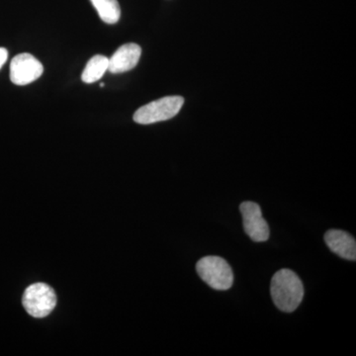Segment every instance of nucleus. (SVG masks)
<instances>
[{
	"mask_svg": "<svg viewBox=\"0 0 356 356\" xmlns=\"http://www.w3.org/2000/svg\"><path fill=\"white\" fill-rule=\"evenodd\" d=\"M270 293L273 303L280 311L291 313L303 300V283L294 271L281 269L271 280Z\"/></svg>",
	"mask_w": 356,
	"mask_h": 356,
	"instance_id": "f257e3e1",
	"label": "nucleus"
},
{
	"mask_svg": "<svg viewBox=\"0 0 356 356\" xmlns=\"http://www.w3.org/2000/svg\"><path fill=\"white\" fill-rule=\"evenodd\" d=\"M196 270L201 280L213 289L224 291L233 285V270L222 257L214 255L202 257L196 264Z\"/></svg>",
	"mask_w": 356,
	"mask_h": 356,
	"instance_id": "f03ea898",
	"label": "nucleus"
},
{
	"mask_svg": "<svg viewBox=\"0 0 356 356\" xmlns=\"http://www.w3.org/2000/svg\"><path fill=\"white\" fill-rule=\"evenodd\" d=\"M184 103L181 96H165L156 102L147 103L134 114V121L142 125L170 120L177 116Z\"/></svg>",
	"mask_w": 356,
	"mask_h": 356,
	"instance_id": "7ed1b4c3",
	"label": "nucleus"
},
{
	"mask_svg": "<svg viewBox=\"0 0 356 356\" xmlns=\"http://www.w3.org/2000/svg\"><path fill=\"white\" fill-rule=\"evenodd\" d=\"M26 312L34 318L50 315L56 305L57 296L53 288L44 283H35L25 290L22 299Z\"/></svg>",
	"mask_w": 356,
	"mask_h": 356,
	"instance_id": "20e7f679",
	"label": "nucleus"
},
{
	"mask_svg": "<svg viewBox=\"0 0 356 356\" xmlns=\"http://www.w3.org/2000/svg\"><path fill=\"white\" fill-rule=\"evenodd\" d=\"M240 211L243 216V229L247 235L254 242H266L270 231L262 216L261 206L252 201H245L241 204Z\"/></svg>",
	"mask_w": 356,
	"mask_h": 356,
	"instance_id": "39448f33",
	"label": "nucleus"
},
{
	"mask_svg": "<svg viewBox=\"0 0 356 356\" xmlns=\"http://www.w3.org/2000/svg\"><path fill=\"white\" fill-rule=\"evenodd\" d=\"M44 67L31 54H19L11 60L10 79L16 86H27L43 74Z\"/></svg>",
	"mask_w": 356,
	"mask_h": 356,
	"instance_id": "423d86ee",
	"label": "nucleus"
},
{
	"mask_svg": "<svg viewBox=\"0 0 356 356\" xmlns=\"http://www.w3.org/2000/svg\"><path fill=\"white\" fill-rule=\"evenodd\" d=\"M142 49L139 44H123L109 58L108 72L111 74H123L133 70L139 63Z\"/></svg>",
	"mask_w": 356,
	"mask_h": 356,
	"instance_id": "0eeeda50",
	"label": "nucleus"
},
{
	"mask_svg": "<svg viewBox=\"0 0 356 356\" xmlns=\"http://www.w3.org/2000/svg\"><path fill=\"white\" fill-rule=\"evenodd\" d=\"M325 242L334 254L348 261H355L356 243L350 234L341 229H330L325 233Z\"/></svg>",
	"mask_w": 356,
	"mask_h": 356,
	"instance_id": "6e6552de",
	"label": "nucleus"
},
{
	"mask_svg": "<svg viewBox=\"0 0 356 356\" xmlns=\"http://www.w3.org/2000/svg\"><path fill=\"white\" fill-rule=\"evenodd\" d=\"M109 58L102 55H96L90 58L86 64L81 79L83 83H93L99 81L108 70Z\"/></svg>",
	"mask_w": 356,
	"mask_h": 356,
	"instance_id": "1a4fd4ad",
	"label": "nucleus"
},
{
	"mask_svg": "<svg viewBox=\"0 0 356 356\" xmlns=\"http://www.w3.org/2000/svg\"><path fill=\"white\" fill-rule=\"evenodd\" d=\"M103 22L116 24L120 19L121 8L117 0H90Z\"/></svg>",
	"mask_w": 356,
	"mask_h": 356,
	"instance_id": "9d476101",
	"label": "nucleus"
},
{
	"mask_svg": "<svg viewBox=\"0 0 356 356\" xmlns=\"http://www.w3.org/2000/svg\"><path fill=\"white\" fill-rule=\"evenodd\" d=\"M7 58H8V53L6 49L0 48V69L6 64Z\"/></svg>",
	"mask_w": 356,
	"mask_h": 356,
	"instance_id": "9b49d317",
	"label": "nucleus"
}]
</instances>
